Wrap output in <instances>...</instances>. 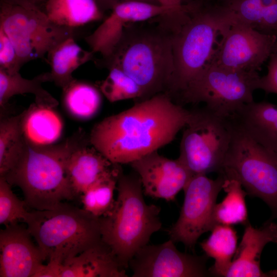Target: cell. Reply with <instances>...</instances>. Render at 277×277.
<instances>
[{
	"mask_svg": "<svg viewBox=\"0 0 277 277\" xmlns=\"http://www.w3.org/2000/svg\"><path fill=\"white\" fill-rule=\"evenodd\" d=\"M191 113L159 93L95 124L89 142L112 163L130 164L171 143Z\"/></svg>",
	"mask_w": 277,
	"mask_h": 277,
	"instance_id": "obj_1",
	"label": "cell"
},
{
	"mask_svg": "<svg viewBox=\"0 0 277 277\" xmlns=\"http://www.w3.org/2000/svg\"><path fill=\"white\" fill-rule=\"evenodd\" d=\"M155 25L126 27L110 56L105 60L108 69L117 68L142 88V101L159 93L169 94L174 73L172 29L164 15Z\"/></svg>",
	"mask_w": 277,
	"mask_h": 277,
	"instance_id": "obj_2",
	"label": "cell"
},
{
	"mask_svg": "<svg viewBox=\"0 0 277 277\" xmlns=\"http://www.w3.org/2000/svg\"><path fill=\"white\" fill-rule=\"evenodd\" d=\"M186 15L172 29L174 73L169 94L179 95L211 61L217 40L234 20L225 0H184Z\"/></svg>",
	"mask_w": 277,
	"mask_h": 277,
	"instance_id": "obj_3",
	"label": "cell"
},
{
	"mask_svg": "<svg viewBox=\"0 0 277 277\" xmlns=\"http://www.w3.org/2000/svg\"><path fill=\"white\" fill-rule=\"evenodd\" d=\"M85 143L81 131L54 145H38L27 141L24 154L2 177L11 186L19 187L27 207L36 210L53 209L76 196L67 165L72 153Z\"/></svg>",
	"mask_w": 277,
	"mask_h": 277,
	"instance_id": "obj_4",
	"label": "cell"
},
{
	"mask_svg": "<svg viewBox=\"0 0 277 277\" xmlns=\"http://www.w3.org/2000/svg\"><path fill=\"white\" fill-rule=\"evenodd\" d=\"M116 189L113 208L100 217L101 232L102 241L127 269L136 252L162 228L161 208L145 202L140 178L134 171L127 174L122 171Z\"/></svg>",
	"mask_w": 277,
	"mask_h": 277,
	"instance_id": "obj_5",
	"label": "cell"
},
{
	"mask_svg": "<svg viewBox=\"0 0 277 277\" xmlns=\"http://www.w3.org/2000/svg\"><path fill=\"white\" fill-rule=\"evenodd\" d=\"M25 223L45 260L56 265L102 241L100 217L66 203L52 209L32 210Z\"/></svg>",
	"mask_w": 277,
	"mask_h": 277,
	"instance_id": "obj_6",
	"label": "cell"
},
{
	"mask_svg": "<svg viewBox=\"0 0 277 277\" xmlns=\"http://www.w3.org/2000/svg\"><path fill=\"white\" fill-rule=\"evenodd\" d=\"M233 123L232 139L220 173L238 180L248 194L264 201L272 221L277 218V154Z\"/></svg>",
	"mask_w": 277,
	"mask_h": 277,
	"instance_id": "obj_7",
	"label": "cell"
},
{
	"mask_svg": "<svg viewBox=\"0 0 277 277\" xmlns=\"http://www.w3.org/2000/svg\"><path fill=\"white\" fill-rule=\"evenodd\" d=\"M191 112L184 128L178 159L193 175L219 173L232 139L233 122L206 107Z\"/></svg>",
	"mask_w": 277,
	"mask_h": 277,
	"instance_id": "obj_8",
	"label": "cell"
},
{
	"mask_svg": "<svg viewBox=\"0 0 277 277\" xmlns=\"http://www.w3.org/2000/svg\"><path fill=\"white\" fill-rule=\"evenodd\" d=\"M258 71L229 69L209 63L179 96L184 103H203L205 107L225 117L232 116L253 101L258 89Z\"/></svg>",
	"mask_w": 277,
	"mask_h": 277,
	"instance_id": "obj_9",
	"label": "cell"
},
{
	"mask_svg": "<svg viewBox=\"0 0 277 277\" xmlns=\"http://www.w3.org/2000/svg\"><path fill=\"white\" fill-rule=\"evenodd\" d=\"M0 27L13 44L21 66L43 58L56 44L73 35V29L58 26L44 11L4 1L0 2Z\"/></svg>",
	"mask_w": 277,
	"mask_h": 277,
	"instance_id": "obj_10",
	"label": "cell"
},
{
	"mask_svg": "<svg viewBox=\"0 0 277 277\" xmlns=\"http://www.w3.org/2000/svg\"><path fill=\"white\" fill-rule=\"evenodd\" d=\"M218 174L215 180L206 174L193 175L184 188L185 196L179 217L168 230L173 242L193 249L200 236L213 228V212L225 181L224 175Z\"/></svg>",
	"mask_w": 277,
	"mask_h": 277,
	"instance_id": "obj_11",
	"label": "cell"
},
{
	"mask_svg": "<svg viewBox=\"0 0 277 277\" xmlns=\"http://www.w3.org/2000/svg\"><path fill=\"white\" fill-rule=\"evenodd\" d=\"M276 43V35L235 20L222 33L209 63L229 69L258 71Z\"/></svg>",
	"mask_w": 277,
	"mask_h": 277,
	"instance_id": "obj_12",
	"label": "cell"
},
{
	"mask_svg": "<svg viewBox=\"0 0 277 277\" xmlns=\"http://www.w3.org/2000/svg\"><path fill=\"white\" fill-rule=\"evenodd\" d=\"M169 240L140 248L129 263L133 277H203L210 273L206 256L180 251Z\"/></svg>",
	"mask_w": 277,
	"mask_h": 277,
	"instance_id": "obj_13",
	"label": "cell"
},
{
	"mask_svg": "<svg viewBox=\"0 0 277 277\" xmlns=\"http://www.w3.org/2000/svg\"><path fill=\"white\" fill-rule=\"evenodd\" d=\"M175 11L169 7L146 2L122 3L115 6L110 14L85 40L91 51L93 53H100L105 61L112 53L126 27Z\"/></svg>",
	"mask_w": 277,
	"mask_h": 277,
	"instance_id": "obj_14",
	"label": "cell"
},
{
	"mask_svg": "<svg viewBox=\"0 0 277 277\" xmlns=\"http://www.w3.org/2000/svg\"><path fill=\"white\" fill-rule=\"evenodd\" d=\"M130 164L140 177L146 195L168 202L175 200L177 194L184 189L193 176L178 158H167L157 151Z\"/></svg>",
	"mask_w": 277,
	"mask_h": 277,
	"instance_id": "obj_15",
	"label": "cell"
},
{
	"mask_svg": "<svg viewBox=\"0 0 277 277\" xmlns=\"http://www.w3.org/2000/svg\"><path fill=\"white\" fill-rule=\"evenodd\" d=\"M27 228L18 223L0 232V276L35 277L45 261Z\"/></svg>",
	"mask_w": 277,
	"mask_h": 277,
	"instance_id": "obj_16",
	"label": "cell"
},
{
	"mask_svg": "<svg viewBox=\"0 0 277 277\" xmlns=\"http://www.w3.org/2000/svg\"><path fill=\"white\" fill-rule=\"evenodd\" d=\"M276 241L277 224L272 221H267L259 228H255L248 223L234 259L224 276H277V270L264 272L260 265V256L264 247Z\"/></svg>",
	"mask_w": 277,
	"mask_h": 277,
	"instance_id": "obj_17",
	"label": "cell"
},
{
	"mask_svg": "<svg viewBox=\"0 0 277 277\" xmlns=\"http://www.w3.org/2000/svg\"><path fill=\"white\" fill-rule=\"evenodd\" d=\"M230 117L254 141L277 154V105L253 101Z\"/></svg>",
	"mask_w": 277,
	"mask_h": 277,
	"instance_id": "obj_18",
	"label": "cell"
},
{
	"mask_svg": "<svg viewBox=\"0 0 277 277\" xmlns=\"http://www.w3.org/2000/svg\"><path fill=\"white\" fill-rule=\"evenodd\" d=\"M127 277L126 269L102 241L61 266L60 277Z\"/></svg>",
	"mask_w": 277,
	"mask_h": 277,
	"instance_id": "obj_19",
	"label": "cell"
},
{
	"mask_svg": "<svg viewBox=\"0 0 277 277\" xmlns=\"http://www.w3.org/2000/svg\"><path fill=\"white\" fill-rule=\"evenodd\" d=\"M114 164L94 147L84 144L76 149L68 160L67 172L75 196L81 195Z\"/></svg>",
	"mask_w": 277,
	"mask_h": 277,
	"instance_id": "obj_20",
	"label": "cell"
},
{
	"mask_svg": "<svg viewBox=\"0 0 277 277\" xmlns=\"http://www.w3.org/2000/svg\"><path fill=\"white\" fill-rule=\"evenodd\" d=\"M93 53L82 48L70 35L54 46L48 52V62L51 70L50 82L65 89L75 79L73 72L80 66L91 60Z\"/></svg>",
	"mask_w": 277,
	"mask_h": 277,
	"instance_id": "obj_21",
	"label": "cell"
},
{
	"mask_svg": "<svg viewBox=\"0 0 277 277\" xmlns=\"http://www.w3.org/2000/svg\"><path fill=\"white\" fill-rule=\"evenodd\" d=\"M43 11L54 24L73 30L104 17L96 0H47Z\"/></svg>",
	"mask_w": 277,
	"mask_h": 277,
	"instance_id": "obj_22",
	"label": "cell"
},
{
	"mask_svg": "<svg viewBox=\"0 0 277 277\" xmlns=\"http://www.w3.org/2000/svg\"><path fill=\"white\" fill-rule=\"evenodd\" d=\"M53 108L34 103L22 112V128L29 142L48 145L60 138L63 123Z\"/></svg>",
	"mask_w": 277,
	"mask_h": 277,
	"instance_id": "obj_23",
	"label": "cell"
},
{
	"mask_svg": "<svg viewBox=\"0 0 277 277\" xmlns=\"http://www.w3.org/2000/svg\"><path fill=\"white\" fill-rule=\"evenodd\" d=\"M49 81V72L27 79L19 72L11 74L0 69L1 107H4L14 95L30 93L34 95L35 103L55 108L58 105V101L42 87L43 83Z\"/></svg>",
	"mask_w": 277,
	"mask_h": 277,
	"instance_id": "obj_24",
	"label": "cell"
},
{
	"mask_svg": "<svg viewBox=\"0 0 277 277\" xmlns=\"http://www.w3.org/2000/svg\"><path fill=\"white\" fill-rule=\"evenodd\" d=\"M211 231L209 237L200 245L206 255L215 260L208 270L210 274L224 276L237 249L236 232L231 226L226 225H216Z\"/></svg>",
	"mask_w": 277,
	"mask_h": 277,
	"instance_id": "obj_25",
	"label": "cell"
},
{
	"mask_svg": "<svg viewBox=\"0 0 277 277\" xmlns=\"http://www.w3.org/2000/svg\"><path fill=\"white\" fill-rule=\"evenodd\" d=\"M22 115L23 113L1 120L0 176L17 164L27 149L22 125Z\"/></svg>",
	"mask_w": 277,
	"mask_h": 277,
	"instance_id": "obj_26",
	"label": "cell"
},
{
	"mask_svg": "<svg viewBox=\"0 0 277 277\" xmlns=\"http://www.w3.org/2000/svg\"><path fill=\"white\" fill-rule=\"evenodd\" d=\"M120 164H114L93 184L81 194L83 209L97 217L107 214L113 208L114 193L122 172Z\"/></svg>",
	"mask_w": 277,
	"mask_h": 277,
	"instance_id": "obj_27",
	"label": "cell"
},
{
	"mask_svg": "<svg viewBox=\"0 0 277 277\" xmlns=\"http://www.w3.org/2000/svg\"><path fill=\"white\" fill-rule=\"evenodd\" d=\"M242 187L238 180L225 176L223 189L227 194L221 203L215 205L212 216L213 227L216 225L231 226L248 223L245 200L247 192Z\"/></svg>",
	"mask_w": 277,
	"mask_h": 277,
	"instance_id": "obj_28",
	"label": "cell"
},
{
	"mask_svg": "<svg viewBox=\"0 0 277 277\" xmlns=\"http://www.w3.org/2000/svg\"><path fill=\"white\" fill-rule=\"evenodd\" d=\"M63 91L65 107L76 118L89 119L100 109L101 92L91 84L75 79Z\"/></svg>",
	"mask_w": 277,
	"mask_h": 277,
	"instance_id": "obj_29",
	"label": "cell"
},
{
	"mask_svg": "<svg viewBox=\"0 0 277 277\" xmlns=\"http://www.w3.org/2000/svg\"><path fill=\"white\" fill-rule=\"evenodd\" d=\"M106 78L99 84V90L110 102L143 97L141 87L129 75L117 68L109 69Z\"/></svg>",
	"mask_w": 277,
	"mask_h": 277,
	"instance_id": "obj_30",
	"label": "cell"
},
{
	"mask_svg": "<svg viewBox=\"0 0 277 277\" xmlns=\"http://www.w3.org/2000/svg\"><path fill=\"white\" fill-rule=\"evenodd\" d=\"M26 207L25 201L13 192L10 184L0 176V224L6 226L20 221L25 223L30 214Z\"/></svg>",
	"mask_w": 277,
	"mask_h": 277,
	"instance_id": "obj_31",
	"label": "cell"
},
{
	"mask_svg": "<svg viewBox=\"0 0 277 277\" xmlns=\"http://www.w3.org/2000/svg\"><path fill=\"white\" fill-rule=\"evenodd\" d=\"M21 67L13 44L0 27V69L12 74L19 72Z\"/></svg>",
	"mask_w": 277,
	"mask_h": 277,
	"instance_id": "obj_32",
	"label": "cell"
},
{
	"mask_svg": "<svg viewBox=\"0 0 277 277\" xmlns=\"http://www.w3.org/2000/svg\"><path fill=\"white\" fill-rule=\"evenodd\" d=\"M268 60L267 73L265 76L260 77L258 83V89H261L267 93L277 94L276 44Z\"/></svg>",
	"mask_w": 277,
	"mask_h": 277,
	"instance_id": "obj_33",
	"label": "cell"
},
{
	"mask_svg": "<svg viewBox=\"0 0 277 277\" xmlns=\"http://www.w3.org/2000/svg\"><path fill=\"white\" fill-rule=\"evenodd\" d=\"M102 10H112L115 6L129 2H142L160 5L159 0H96Z\"/></svg>",
	"mask_w": 277,
	"mask_h": 277,
	"instance_id": "obj_34",
	"label": "cell"
},
{
	"mask_svg": "<svg viewBox=\"0 0 277 277\" xmlns=\"http://www.w3.org/2000/svg\"><path fill=\"white\" fill-rule=\"evenodd\" d=\"M7 3L19 5L25 7L37 8L43 10L42 6H45L47 0H2Z\"/></svg>",
	"mask_w": 277,
	"mask_h": 277,
	"instance_id": "obj_35",
	"label": "cell"
},
{
	"mask_svg": "<svg viewBox=\"0 0 277 277\" xmlns=\"http://www.w3.org/2000/svg\"><path fill=\"white\" fill-rule=\"evenodd\" d=\"M161 5L169 7L176 11L183 9L184 0H159Z\"/></svg>",
	"mask_w": 277,
	"mask_h": 277,
	"instance_id": "obj_36",
	"label": "cell"
},
{
	"mask_svg": "<svg viewBox=\"0 0 277 277\" xmlns=\"http://www.w3.org/2000/svg\"><path fill=\"white\" fill-rule=\"evenodd\" d=\"M276 46H277V43H276Z\"/></svg>",
	"mask_w": 277,
	"mask_h": 277,
	"instance_id": "obj_37",
	"label": "cell"
},
{
	"mask_svg": "<svg viewBox=\"0 0 277 277\" xmlns=\"http://www.w3.org/2000/svg\"><path fill=\"white\" fill-rule=\"evenodd\" d=\"M276 243H277V241H276Z\"/></svg>",
	"mask_w": 277,
	"mask_h": 277,
	"instance_id": "obj_38",
	"label": "cell"
}]
</instances>
